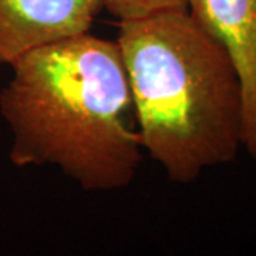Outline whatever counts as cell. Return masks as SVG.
Returning <instances> with one entry per match:
<instances>
[{"instance_id": "1", "label": "cell", "mask_w": 256, "mask_h": 256, "mask_svg": "<svg viewBox=\"0 0 256 256\" xmlns=\"http://www.w3.org/2000/svg\"><path fill=\"white\" fill-rule=\"evenodd\" d=\"M0 92L12 164L56 166L88 192L126 188L142 161L128 76L116 42L88 33L18 58Z\"/></svg>"}, {"instance_id": "4", "label": "cell", "mask_w": 256, "mask_h": 256, "mask_svg": "<svg viewBox=\"0 0 256 256\" xmlns=\"http://www.w3.org/2000/svg\"><path fill=\"white\" fill-rule=\"evenodd\" d=\"M198 24L228 52L244 98L242 148L256 161V0H186Z\"/></svg>"}, {"instance_id": "3", "label": "cell", "mask_w": 256, "mask_h": 256, "mask_svg": "<svg viewBox=\"0 0 256 256\" xmlns=\"http://www.w3.org/2000/svg\"><path fill=\"white\" fill-rule=\"evenodd\" d=\"M102 9V0H0V66L88 33Z\"/></svg>"}, {"instance_id": "5", "label": "cell", "mask_w": 256, "mask_h": 256, "mask_svg": "<svg viewBox=\"0 0 256 256\" xmlns=\"http://www.w3.org/2000/svg\"><path fill=\"white\" fill-rule=\"evenodd\" d=\"M102 4L118 22L141 18L156 10L186 9V0H102Z\"/></svg>"}, {"instance_id": "2", "label": "cell", "mask_w": 256, "mask_h": 256, "mask_svg": "<svg viewBox=\"0 0 256 256\" xmlns=\"http://www.w3.org/2000/svg\"><path fill=\"white\" fill-rule=\"evenodd\" d=\"M142 150L170 181L191 184L242 148L238 72L220 42L186 9L118 22Z\"/></svg>"}]
</instances>
